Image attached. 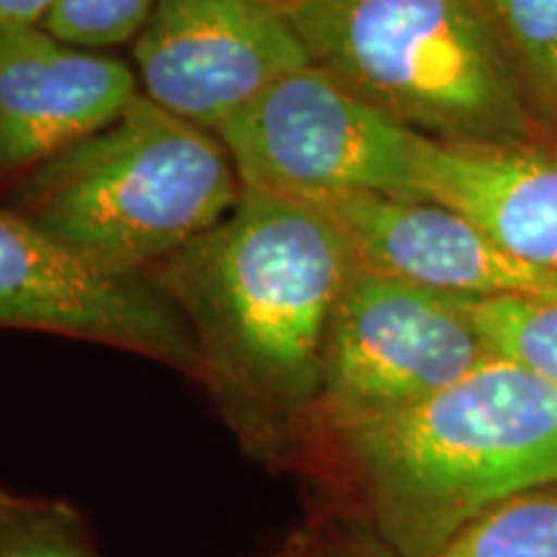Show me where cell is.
Returning a JSON list of instances; mask_svg holds the SVG:
<instances>
[{"label": "cell", "instance_id": "6da1fadb", "mask_svg": "<svg viewBox=\"0 0 557 557\" xmlns=\"http://www.w3.org/2000/svg\"><path fill=\"white\" fill-rule=\"evenodd\" d=\"M374 537L438 557L500 500L557 483V385L493 357L442 393L331 426Z\"/></svg>", "mask_w": 557, "mask_h": 557}, {"label": "cell", "instance_id": "7a4b0ae2", "mask_svg": "<svg viewBox=\"0 0 557 557\" xmlns=\"http://www.w3.org/2000/svg\"><path fill=\"white\" fill-rule=\"evenodd\" d=\"M315 201L243 189L233 212L169 259V295L197 331L205 369L271 408L318 400L333 310L357 271Z\"/></svg>", "mask_w": 557, "mask_h": 557}, {"label": "cell", "instance_id": "3957f363", "mask_svg": "<svg viewBox=\"0 0 557 557\" xmlns=\"http://www.w3.org/2000/svg\"><path fill=\"white\" fill-rule=\"evenodd\" d=\"M318 67L438 143H524L545 127L483 0H292Z\"/></svg>", "mask_w": 557, "mask_h": 557}, {"label": "cell", "instance_id": "277c9868", "mask_svg": "<svg viewBox=\"0 0 557 557\" xmlns=\"http://www.w3.org/2000/svg\"><path fill=\"white\" fill-rule=\"evenodd\" d=\"M240 191L212 132L137 96L107 129L34 169L18 212L96 267L137 274L218 227Z\"/></svg>", "mask_w": 557, "mask_h": 557}, {"label": "cell", "instance_id": "5b68a950", "mask_svg": "<svg viewBox=\"0 0 557 557\" xmlns=\"http://www.w3.org/2000/svg\"><path fill=\"white\" fill-rule=\"evenodd\" d=\"M243 189L295 199L418 197L423 135L393 122L315 62L284 75L214 132Z\"/></svg>", "mask_w": 557, "mask_h": 557}, {"label": "cell", "instance_id": "8992f818", "mask_svg": "<svg viewBox=\"0 0 557 557\" xmlns=\"http://www.w3.org/2000/svg\"><path fill=\"white\" fill-rule=\"evenodd\" d=\"M491 359L475 299L357 267L325 333L318 406L329 426L393 413Z\"/></svg>", "mask_w": 557, "mask_h": 557}, {"label": "cell", "instance_id": "52a82bcc", "mask_svg": "<svg viewBox=\"0 0 557 557\" xmlns=\"http://www.w3.org/2000/svg\"><path fill=\"white\" fill-rule=\"evenodd\" d=\"M0 325L132 348L205 369L197 331L169 292L96 267L26 214L0 207Z\"/></svg>", "mask_w": 557, "mask_h": 557}, {"label": "cell", "instance_id": "ba28073f", "mask_svg": "<svg viewBox=\"0 0 557 557\" xmlns=\"http://www.w3.org/2000/svg\"><path fill=\"white\" fill-rule=\"evenodd\" d=\"M135 62L152 103L218 132L312 60L267 0H158L137 34Z\"/></svg>", "mask_w": 557, "mask_h": 557}, {"label": "cell", "instance_id": "9c48e42d", "mask_svg": "<svg viewBox=\"0 0 557 557\" xmlns=\"http://www.w3.org/2000/svg\"><path fill=\"white\" fill-rule=\"evenodd\" d=\"M315 205L341 227L361 269L470 299H557V269L517 259L436 201L348 194Z\"/></svg>", "mask_w": 557, "mask_h": 557}, {"label": "cell", "instance_id": "30bf717a", "mask_svg": "<svg viewBox=\"0 0 557 557\" xmlns=\"http://www.w3.org/2000/svg\"><path fill=\"white\" fill-rule=\"evenodd\" d=\"M137 96L122 60L41 26H0V171L39 169L107 129Z\"/></svg>", "mask_w": 557, "mask_h": 557}, {"label": "cell", "instance_id": "8fae6325", "mask_svg": "<svg viewBox=\"0 0 557 557\" xmlns=\"http://www.w3.org/2000/svg\"><path fill=\"white\" fill-rule=\"evenodd\" d=\"M418 197L455 209L480 233L534 267L557 269V139H421Z\"/></svg>", "mask_w": 557, "mask_h": 557}, {"label": "cell", "instance_id": "7c38bea8", "mask_svg": "<svg viewBox=\"0 0 557 557\" xmlns=\"http://www.w3.org/2000/svg\"><path fill=\"white\" fill-rule=\"evenodd\" d=\"M438 557H557V483L491 506L459 529Z\"/></svg>", "mask_w": 557, "mask_h": 557}, {"label": "cell", "instance_id": "4fadbf2b", "mask_svg": "<svg viewBox=\"0 0 557 557\" xmlns=\"http://www.w3.org/2000/svg\"><path fill=\"white\" fill-rule=\"evenodd\" d=\"M504 39L529 107L557 127V0H483Z\"/></svg>", "mask_w": 557, "mask_h": 557}, {"label": "cell", "instance_id": "5bb4252c", "mask_svg": "<svg viewBox=\"0 0 557 557\" xmlns=\"http://www.w3.org/2000/svg\"><path fill=\"white\" fill-rule=\"evenodd\" d=\"M475 318L493 357L557 385V299H475Z\"/></svg>", "mask_w": 557, "mask_h": 557}, {"label": "cell", "instance_id": "9a60e30c", "mask_svg": "<svg viewBox=\"0 0 557 557\" xmlns=\"http://www.w3.org/2000/svg\"><path fill=\"white\" fill-rule=\"evenodd\" d=\"M0 557H101L86 521L58 498L0 491Z\"/></svg>", "mask_w": 557, "mask_h": 557}, {"label": "cell", "instance_id": "2e32d148", "mask_svg": "<svg viewBox=\"0 0 557 557\" xmlns=\"http://www.w3.org/2000/svg\"><path fill=\"white\" fill-rule=\"evenodd\" d=\"M158 0H54L41 29L83 50H103L137 37Z\"/></svg>", "mask_w": 557, "mask_h": 557}, {"label": "cell", "instance_id": "e0dca14e", "mask_svg": "<svg viewBox=\"0 0 557 557\" xmlns=\"http://www.w3.org/2000/svg\"><path fill=\"white\" fill-rule=\"evenodd\" d=\"M54 0H0V26H41Z\"/></svg>", "mask_w": 557, "mask_h": 557}, {"label": "cell", "instance_id": "ac0fdd59", "mask_svg": "<svg viewBox=\"0 0 557 557\" xmlns=\"http://www.w3.org/2000/svg\"><path fill=\"white\" fill-rule=\"evenodd\" d=\"M308 557H398L393 549L374 540H348V542H333V545L323 547L318 537H312V545L308 549Z\"/></svg>", "mask_w": 557, "mask_h": 557}, {"label": "cell", "instance_id": "d6986e66", "mask_svg": "<svg viewBox=\"0 0 557 557\" xmlns=\"http://www.w3.org/2000/svg\"><path fill=\"white\" fill-rule=\"evenodd\" d=\"M312 532H299L289 542H284V547L278 549L274 557H308V549L312 545Z\"/></svg>", "mask_w": 557, "mask_h": 557}, {"label": "cell", "instance_id": "ffe728a7", "mask_svg": "<svg viewBox=\"0 0 557 557\" xmlns=\"http://www.w3.org/2000/svg\"><path fill=\"white\" fill-rule=\"evenodd\" d=\"M267 3H271V5H276V9H278V11H282V9H284V5H289V3H292V0H267Z\"/></svg>", "mask_w": 557, "mask_h": 557}]
</instances>
